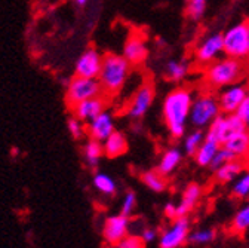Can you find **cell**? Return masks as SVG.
Returning a JSON list of instances; mask_svg holds the SVG:
<instances>
[{"instance_id":"cell-4","label":"cell","mask_w":249,"mask_h":248,"mask_svg":"<svg viewBox=\"0 0 249 248\" xmlns=\"http://www.w3.org/2000/svg\"><path fill=\"white\" fill-rule=\"evenodd\" d=\"M220 113H221V107L216 95L209 94V92L208 94H200L193 100L189 122L193 128L203 130L208 128L212 123V120Z\"/></svg>"},{"instance_id":"cell-20","label":"cell","mask_w":249,"mask_h":248,"mask_svg":"<svg viewBox=\"0 0 249 248\" xmlns=\"http://www.w3.org/2000/svg\"><path fill=\"white\" fill-rule=\"evenodd\" d=\"M182 150L177 146H172V147H168L163 153L162 156L159 158V162H158V170L159 172H162L163 175H169L172 174L181 164L182 161Z\"/></svg>"},{"instance_id":"cell-11","label":"cell","mask_w":249,"mask_h":248,"mask_svg":"<svg viewBox=\"0 0 249 248\" xmlns=\"http://www.w3.org/2000/svg\"><path fill=\"white\" fill-rule=\"evenodd\" d=\"M103 59L104 57L93 48H88L82 55L77 58L74 64L76 76L80 77H90V79H98L101 67H103Z\"/></svg>"},{"instance_id":"cell-10","label":"cell","mask_w":249,"mask_h":248,"mask_svg":"<svg viewBox=\"0 0 249 248\" xmlns=\"http://www.w3.org/2000/svg\"><path fill=\"white\" fill-rule=\"evenodd\" d=\"M129 229H131V217H126L119 212L106 219L103 225V238L110 247H114L123 238H126L129 235Z\"/></svg>"},{"instance_id":"cell-38","label":"cell","mask_w":249,"mask_h":248,"mask_svg":"<svg viewBox=\"0 0 249 248\" xmlns=\"http://www.w3.org/2000/svg\"><path fill=\"white\" fill-rule=\"evenodd\" d=\"M163 214L168 217L169 220H174L178 217V210H177V204L175 202H168L163 208Z\"/></svg>"},{"instance_id":"cell-9","label":"cell","mask_w":249,"mask_h":248,"mask_svg":"<svg viewBox=\"0 0 249 248\" xmlns=\"http://www.w3.org/2000/svg\"><path fill=\"white\" fill-rule=\"evenodd\" d=\"M224 54V38L223 33H211L195 49V57L199 64H211Z\"/></svg>"},{"instance_id":"cell-12","label":"cell","mask_w":249,"mask_h":248,"mask_svg":"<svg viewBox=\"0 0 249 248\" xmlns=\"http://www.w3.org/2000/svg\"><path fill=\"white\" fill-rule=\"evenodd\" d=\"M154 101V88L151 83L141 85L132 97V101L128 107V116L132 120L142 119L148 110L151 109V104Z\"/></svg>"},{"instance_id":"cell-31","label":"cell","mask_w":249,"mask_h":248,"mask_svg":"<svg viewBox=\"0 0 249 248\" xmlns=\"http://www.w3.org/2000/svg\"><path fill=\"white\" fill-rule=\"evenodd\" d=\"M208 0H189L187 5V15L192 21H200L206 12Z\"/></svg>"},{"instance_id":"cell-5","label":"cell","mask_w":249,"mask_h":248,"mask_svg":"<svg viewBox=\"0 0 249 248\" xmlns=\"http://www.w3.org/2000/svg\"><path fill=\"white\" fill-rule=\"evenodd\" d=\"M248 127L236 113H220L208 127L206 137L215 140L221 146L233 135L246 131Z\"/></svg>"},{"instance_id":"cell-23","label":"cell","mask_w":249,"mask_h":248,"mask_svg":"<svg viewBox=\"0 0 249 248\" xmlns=\"http://www.w3.org/2000/svg\"><path fill=\"white\" fill-rule=\"evenodd\" d=\"M104 154V146L101 141L89 138L83 146V159L90 168H97Z\"/></svg>"},{"instance_id":"cell-15","label":"cell","mask_w":249,"mask_h":248,"mask_svg":"<svg viewBox=\"0 0 249 248\" xmlns=\"http://www.w3.org/2000/svg\"><path fill=\"white\" fill-rule=\"evenodd\" d=\"M132 66L141 64L145 61L148 55V46L145 43V39L141 35H132L126 39L123 45V54Z\"/></svg>"},{"instance_id":"cell-33","label":"cell","mask_w":249,"mask_h":248,"mask_svg":"<svg viewBox=\"0 0 249 248\" xmlns=\"http://www.w3.org/2000/svg\"><path fill=\"white\" fill-rule=\"evenodd\" d=\"M231 159H234L233 158V154L226 149V147H220V150L216 152V154H215V158L212 159V164H211V170H216V168H220L221 165H224L226 162H229V161H231Z\"/></svg>"},{"instance_id":"cell-37","label":"cell","mask_w":249,"mask_h":248,"mask_svg":"<svg viewBox=\"0 0 249 248\" xmlns=\"http://www.w3.org/2000/svg\"><path fill=\"white\" fill-rule=\"evenodd\" d=\"M141 239L144 241V244H151L156 239H159V232L156 230L154 228H144L140 233Z\"/></svg>"},{"instance_id":"cell-22","label":"cell","mask_w":249,"mask_h":248,"mask_svg":"<svg viewBox=\"0 0 249 248\" xmlns=\"http://www.w3.org/2000/svg\"><path fill=\"white\" fill-rule=\"evenodd\" d=\"M245 170V164L243 161H239V159H231L229 162H226L224 165H221L220 168H216L213 171V175H215V180L218 183H233L239 175L240 172Z\"/></svg>"},{"instance_id":"cell-8","label":"cell","mask_w":249,"mask_h":248,"mask_svg":"<svg viewBox=\"0 0 249 248\" xmlns=\"http://www.w3.org/2000/svg\"><path fill=\"white\" fill-rule=\"evenodd\" d=\"M224 54L233 58L243 59L249 55V40L246 32V22H237L223 33Z\"/></svg>"},{"instance_id":"cell-36","label":"cell","mask_w":249,"mask_h":248,"mask_svg":"<svg viewBox=\"0 0 249 248\" xmlns=\"http://www.w3.org/2000/svg\"><path fill=\"white\" fill-rule=\"evenodd\" d=\"M236 114L245 122L246 127H249V92L245 97V100L242 101V104L239 106V109L236 110Z\"/></svg>"},{"instance_id":"cell-13","label":"cell","mask_w":249,"mask_h":248,"mask_svg":"<svg viewBox=\"0 0 249 248\" xmlns=\"http://www.w3.org/2000/svg\"><path fill=\"white\" fill-rule=\"evenodd\" d=\"M248 86L242 83H233L226 88H221L220 94H218V101H220L221 113H236L245 97L248 95Z\"/></svg>"},{"instance_id":"cell-35","label":"cell","mask_w":249,"mask_h":248,"mask_svg":"<svg viewBox=\"0 0 249 248\" xmlns=\"http://www.w3.org/2000/svg\"><path fill=\"white\" fill-rule=\"evenodd\" d=\"M82 120H79L76 116L74 117H70L69 122H67V128H69V133L73 138H80L83 137L85 134V130H83V125H82Z\"/></svg>"},{"instance_id":"cell-29","label":"cell","mask_w":249,"mask_h":248,"mask_svg":"<svg viewBox=\"0 0 249 248\" xmlns=\"http://www.w3.org/2000/svg\"><path fill=\"white\" fill-rule=\"evenodd\" d=\"M215 238H216L215 229H211V228L195 229V230L190 232L189 241H187V244H190L193 247H202V245H208V244L213 242Z\"/></svg>"},{"instance_id":"cell-28","label":"cell","mask_w":249,"mask_h":248,"mask_svg":"<svg viewBox=\"0 0 249 248\" xmlns=\"http://www.w3.org/2000/svg\"><path fill=\"white\" fill-rule=\"evenodd\" d=\"M231 195L239 201L249 199V167L240 172V175L231 183Z\"/></svg>"},{"instance_id":"cell-30","label":"cell","mask_w":249,"mask_h":248,"mask_svg":"<svg viewBox=\"0 0 249 248\" xmlns=\"http://www.w3.org/2000/svg\"><path fill=\"white\" fill-rule=\"evenodd\" d=\"M231 229L234 232H239V233L246 232L249 229V199L234 214L233 220H231Z\"/></svg>"},{"instance_id":"cell-34","label":"cell","mask_w":249,"mask_h":248,"mask_svg":"<svg viewBox=\"0 0 249 248\" xmlns=\"http://www.w3.org/2000/svg\"><path fill=\"white\" fill-rule=\"evenodd\" d=\"M144 241L141 236L137 235H128L126 238H123L119 244H116L113 248H144Z\"/></svg>"},{"instance_id":"cell-27","label":"cell","mask_w":249,"mask_h":248,"mask_svg":"<svg viewBox=\"0 0 249 248\" xmlns=\"http://www.w3.org/2000/svg\"><path fill=\"white\" fill-rule=\"evenodd\" d=\"M206 134L202 131V130H197L195 128L193 131L187 133L182 138V150L185 154H189V156H195V153L197 152V149L200 147V144L203 143Z\"/></svg>"},{"instance_id":"cell-26","label":"cell","mask_w":249,"mask_h":248,"mask_svg":"<svg viewBox=\"0 0 249 248\" xmlns=\"http://www.w3.org/2000/svg\"><path fill=\"white\" fill-rule=\"evenodd\" d=\"M92 183H93V188L106 196H113L117 192L116 181L113 180L111 175H108L106 172H97L92 178Z\"/></svg>"},{"instance_id":"cell-17","label":"cell","mask_w":249,"mask_h":248,"mask_svg":"<svg viewBox=\"0 0 249 248\" xmlns=\"http://www.w3.org/2000/svg\"><path fill=\"white\" fill-rule=\"evenodd\" d=\"M202 198V188L197 183H190L185 186V189L182 191L181 199L177 204V210H178V217L181 215H189L196 205L199 204Z\"/></svg>"},{"instance_id":"cell-39","label":"cell","mask_w":249,"mask_h":248,"mask_svg":"<svg viewBox=\"0 0 249 248\" xmlns=\"http://www.w3.org/2000/svg\"><path fill=\"white\" fill-rule=\"evenodd\" d=\"M73 2H74V5H76V6H79V8H85V6L88 5L89 0H73Z\"/></svg>"},{"instance_id":"cell-2","label":"cell","mask_w":249,"mask_h":248,"mask_svg":"<svg viewBox=\"0 0 249 248\" xmlns=\"http://www.w3.org/2000/svg\"><path fill=\"white\" fill-rule=\"evenodd\" d=\"M131 63L119 54H107L103 59V67L98 76L104 92L114 95L126 83L131 73Z\"/></svg>"},{"instance_id":"cell-25","label":"cell","mask_w":249,"mask_h":248,"mask_svg":"<svg viewBox=\"0 0 249 248\" xmlns=\"http://www.w3.org/2000/svg\"><path fill=\"white\" fill-rule=\"evenodd\" d=\"M189 64L184 59H169L165 64V76L175 83L182 82L189 75Z\"/></svg>"},{"instance_id":"cell-16","label":"cell","mask_w":249,"mask_h":248,"mask_svg":"<svg viewBox=\"0 0 249 248\" xmlns=\"http://www.w3.org/2000/svg\"><path fill=\"white\" fill-rule=\"evenodd\" d=\"M106 110V101L104 98L100 97H93V98H88L85 101H80L79 104L73 106V113L74 116L82 120V122H90L92 119H95L100 113H103Z\"/></svg>"},{"instance_id":"cell-24","label":"cell","mask_w":249,"mask_h":248,"mask_svg":"<svg viewBox=\"0 0 249 248\" xmlns=\"http://www.w3.org/2000/svg\"><path fill=\"white\" fill-rule=\"evenodd\" d=\"M141 181L144 183V186L154 192V193H162L166 191L168 188V181H166V175H163L162 172H159L158 170H148L144 171L141 174Z\"/></svg>"},{"instance_id":"cell-41","label":"cell","mask_w":249,"mask_h":248,"mask_svg":"<svg viewBox=\"0 0 249 248\" xmlns=\"http://www.w3.org/2000/svg\"><path fill=\"white\" fill-rule=\"evenodd\" d=\"M246 85H248V89H249V73H248V76H246Z\"/></svg>"},{"instance_id":"cell-3","label":"cell","mask_w":249,"mask_h":248,"mask_svg":"<svg viewBox=\"0 0 249 248\" xmlns=\"http://www.w3.org/2000/svg\"><path fill=\"white\" fill-rule=\"evenodd\" d=\"M243 73L245 66L242 59L226 55L208 64L205 79L211 88H226L229 85L237 83L242 79Z\"/></svg>"},{"instance_id":"cell-40","label":"cell","mask_w":249,"mask_h":248,"mask_svg":"<svg viewBox=\"0 0 249 248\" xmlns=\"http://www.w3.org/2000/svg\"><path fill=\"white\" fill-rule=\"evenodd\" d=\"M245 22H246V32H248V40H249V19H246Z\"/></svg>"},{"instance_id":"cell-18","label":"cell","mask_w":249,"mask_h":248,"mask_svg":"<svg viewBox=\"0 0 249 248\" xmlns=\"http://www.w3.org/2000/svg\"><path fill=\"white\" fill-rule=\"evenodd\" d=\"M223 147H226L233 154L234 159L245 162L249 158V133H248V130L233 135L230 140H227L223 144Z\"/></svg>"},{"instance_id":"cell-6","label":"cell","mask_w":249,"mask_h":248,"mask_svg":"<svg viewBox=\"0 0 249 248\" xmlns=\"http://www.w3.org/2000/svg\"><path fill=\"white\" fill-rule=\"evenodd\" d=\"M190 228L192 222L189 215H181L171 220V223L159 232V248H181L189 241Z\"/></svg>"},{"instance_id":"cell-21","label":"cell","mask_w":249,"mask_h":248,"mask_svg":"<svg viewBox=\"0 0 249 248\" xmlns=\"http://www.w3.org/2000/svg\"><path fill=\"white\" fill-rule=\"evenodd\" d=\"M220 147H221L220 143H216L215 140H212L209 137H205L203 143L200 144V147L197 149V152L193 156L196 164L200 168H209L212 164V159L215 158V154L218 150H220Z\"/></svg>"},{"instance_id":"cell-32","label":"cell","mask_w":249,"mask_h":248,"mask_svg":"<svg viewBox=\"0 0 249 248\" xmlns=\"http://www.w3.org/2000/svg\"><path fill=\"white\" fill-rule=\"evenodd\" d=\"M137 204H138V199H137L135 192H134V191H128L126 193H124L123 199H122V204H120V214L126 215V217H131V215L135 212Z\"/></svg>"},{"instance_id":"cell-14","label":"cell","mask_w":249,"mask_h":248,"mask_svg":"<svg viewBox=\"0 0 249 248\" xmlns=\"http://www.w3.org/2000/svg\"><path fill=\"white\" fill-rule=\"evenodd\" d=\"M116 131L114 127V116L111 112L104 110L100 113L95 119L88 122V135L89 138L98 140V141H106V138Z\"/></svg>"},{"instance_id":"cell-19","label":"cell","mask_w":249,"mask_h":248,"mask_svg":"<svg viewBox=\"0 0 249 248\" xmlns=\"http://www.w3.org/2000/svg\"><path fill=\"white\" fill-rule=\"evenodd\" d=\"M103 146H104V154L110 159L120 158L122 154L128 152V140L120 131L111 133L106 138V141H103Z\"/></svg>"},{"instance_id":"cell-1","label":"cell","mask_w":249,"mask_h":248,"mask_svg":"<svg viewBox=\"0 0 249 248\" xmlns=\"http://www.w3.org/2000/svg\"><path fill=\"white\" fill-rule=\"evenodd\" d=\"M195 95L189 88L178 86L168 92L162 103V114L169 135L174 140L182 138L187 134V122Z\"/></svg>"},{"instance_id":"cell-7","label":"cell","mask_w":249,"mask_h":248,"mask_svg":"<svg viewBox=\"0 0 249 248\" xmlns=\"http://www.w3.org/2000/svg\"><path fill=\"white\" fill-rule=\"evenodd\" d=\"M101 92H103V88H101V83L98 79L76 76L67 85L66 100H67L69 106L73 107L88 98L100 97Z\"/></svg>"}]
</instances>
